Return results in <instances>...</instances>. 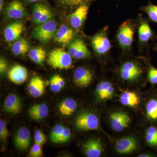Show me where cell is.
<instances>
[{
	"mask_svg": "<svg viewBox=\"0 0 157 157\" xmlns=\"http://www.w3.org/2000/svg\"><path fill=\"white\" fill-rule=\"evenodd\" d=\"M107 29L96 34L91 39L93 48L99 56L107 54L111 48V44L108 38Z\"/></svg>",
	"mask_w": 157,
	"mask_h": 157,
	"instance_id": "cell-6",
	"label": "cell"
},
{
	"mask_svg": "<svg viewBox=\"0 0 157 157\" xmlns=\"http://www.w3.org/2000/svg\"><path fill=\"white\" fill-rule=\"evenodd\" d=\"M7 62L5 59L3 58H1L0 59V73L1 74H4L7 70Z\"/></svg>",
	"mask_w": 157,
	"mask_h": 157,
	"instance_id": "cell-39",
	"label": "cell"
},
{
	"mask_svg": "<svg viewBox=\"0 0 157 157\" xmlns=\"http://www.w3.org/2000/svg\"><path fill=\"white\" fill-rule=\"evenodd\" d=\"M146 113L147 117L151 120H157V99L150 100L146 105Z\"/></svg>",
	"mask_w": 157,
	"mask_h": 157,
	"instance_id": "cell-29",
	"label": "cell"
},
{
	"mask_svg": "<svg viewBox=\"0 0 157 157\" xmlns=\"http://www.w3.org/2000/svg\"><path fill=\"white\" fill-rule=\"evenodd\" d=\"M61 6L66 8L78 7L82 4L89 3L94 0H57Z\"/></svg>",
	"mask_w": 157,
	"mask_h": 157,
	"instance_id": "cell-31",
	"label": "cell"
},
{
	"mask_svg": "<svg viewBox=\"0 0 157 157\" xmlns=\"http://www.w3.org/2000/svg\"><path fill=\"white\" fill-rule=\"evenodd\" d=\"M4 108L6 112L17 114L21 110V101L16 95L13 94L9 95L5 100Z\"/></svg>",
	"mask_w": 157,
	"mask_h": 157,
	"instance_id": "cell-22",
	"label": "cell"
},
{
	"mask_svg": "<svg viewBox=\"0 0 157 157\" xmlns=\"http://www.w3.org/2000/svg\"><path fill=\"white\" fill-rule=\"evenodd\" d=\"M29 56L32 61L38 64L42 65L46 58V53L41 47H35L31 49Z\"/></svg>",
	"mask_w": 157,
	"mask_h": 157,
	"instance_id": "cell-26",
	"label": "cell"
},
{
	"mask_svg": "<svg viewBox=\"0 0 157 157\" xmlns=\"http://www.w3.org/2000/svg\"><path fill=\"white\" fill-rule=\"evenodd\" d=\"M120 76L123 80L133 82L142 76L143 71L140 65L134 61H128L121 66L119 70Z\"/></svg>",
	"mask_w": 157,
	"mask_h": 157,
	"instance_id": "cell-3",
	"label": "cell"
},
{
	"mask_svg": "<svg viewBox=\"0 0 157 157\" xmlns=\"http://www.w3.org/2000/svg\"><path fill=\"white\" fill-rule=\"evenodd\" d=\"M64 128L62 125L59 124L53 128L50 134V140L52 142L58 143L63 134Z\"/></svg>",
	"mask_w": 157,
	"mask_h": 157,
	"instance_id": "cell-32",
	"label": "cell"
},
{
	"mask_svg": "<svg viewBox=\"0 0 157 157\" xmlns=\"http://www.w3.org/2000/svg\"><path fill=\"white\" fill-rule=\"evenodd\" d=\"M68 52L72 57L76 59L87 58L91 56L85 43L79 38L73 39L69 44Z\"/></svg>",
	"mask_w": 157,
	"mask_h": 157,
	"instance_id": "cell-8",
	"label": "cell"
},
{
	"mask_svg": "<svg viewBox=\"0 0 157 157\" xmlns=\"http://www.w3.org/2000/svg\"><path fill=\"white\" fill-rule=\"evenodd\" d=\"M138 29V41L140 44L145 45L150 40L157 39V36L151 28L147 20L143 19L140 21Z\"/></svg>",
	"mask_w": 157,
	"mask_h": 157,
	"instance_id": "cell-13",
	"label": "cell"
},
{
	"mask_svg": "<svg viewBox=\"0 0 157 157\" xmlns=\"http://www.w3.org/2000/svg\"><path fill=\"white\" fill-rule=\"evenodd\" d=\"M5 0H0V12H2L4 8Z\"/></svg>",
	"mask_w": 157,
	"mask_h": 157,
	"instance_id": "cell-41",
	"label": "cell"
},
{
	"mask_svg": "<svg viewBox=\"0 0 157 157\" xmlns=\"http://www.w3.org/2000/svg\"><path fill=\"white\" fill-rule=\"evenodd\" d=\"M96 95L99 100L105 101L112 99L114 94V89L109 81H103L97 86Z\"/></svg>",
	"mask_w": 157,
	"mask_h": 157,
	"instance_id": "cell-20",
	"label": "cell"
},
{
	"mask_svg": "<svg viewBox=\"0 0 157 157\" xmlns=\"http://www.w3.org/2000/svg\"><path fill=\"white\" fill-rule=\"evenodd\" d=\"M71 135V132L70 129L65 127L61 137L59 139L57 143H63L67 142L70 140Z\"/></svg>",
	"mask_w": 157,
	"mask_h": 157,
	"instance_id": "cell-37",
	"label": "cell"
},
{
	"mask_svg": "<svg viewBox=\"0 0 157 157\" xmlns=\"http://www.w3.org/2000/svg\"><path fill=\"white\" fill-rule=\"evenodd\" d=\"M147 133L157 138V128L155 127L154 126L149 127L147 131Z\"/></svg>",
	"mask_w": 157,
	"mask_h": 157,
	"instance_id": "cell-40",
	"label": "cell"
},
{
	"mask_svg": "<svg viewBox=\"0 0 157 157\" xmlns=\"http://www.w3.org/2000/svg\"><path fill=\"white\" fill-rule=\"evenodd\" d=\"M74 31L66 25H62L55 35V40L58 43L63 45H69L74 39Z\"/></svg>",
	"mask_w": 157,
	"mask_h": 157,
	"instance_id": "cell-18",
	"label": "cell"
},
{
	"mask_svg": "<svg viewBox=\"0 0 157 157\" xmlns=\"http://www.w3.org/2000/svg\"><path fill=\"white\" fill-rule=\"evenodd\" d=\"M138 157H151V156L150 155H149L148 154H141L139 155Z\"/></svg>",
	"mask_w": 157,
	"mask_h": 157,
	"instance_id": "cell-43",
	"label": "cell"
},
{
	"mask_svg": "<svg viewBox=\"0 0 157 157\" xmlns=\"http://www.w3.org/2000/svg\"><path fill=\"white\" fill-rule=\"evenodd\" d=\"M48 63L54 69L67 70L72 65V56L62 48H55L48 54Z\"/></svg>",
	"mask_w": 157,
	"mask_h": 157,
	"instance_id": "cell-2",
	"label": "cell"
},
{
	"mask_svg": "<svg viewBox=\"0 0 157 157\" xmlns=\"http://www.w3.org/2000/svg\"><path fill=\"white\" fill-rule=\"evenodd\" d=\"M140 9L147 14L151 21L157 23V6L149 2L147 6L141 7Z\"/></svg>",
	"mask_w": 157,
	"mask_h": 157,
	"instance_id": "cell-30",
	"label": "cell"
},
{
	"mask_svg": "<svg viewBox=\"0 0 157 157\" xmlns=\"http://www.w3.org/2000/svg\"><path fill=\"white\" fill-rule=\"evenodd\" d=\"M34 137H35V143L38 144L42 145L46 142V136L41 130H36Z\"/></svg>",
	"mask_w": 157,
	"mask_h": 157,
	"instance_id": "cell-35",
	"label": "cell"
},
{
	"mask_svg": "<svg viewBox=\"0 0 157 157\" xmlns=\"http://www.w3.org/2000/svg\"><path fill=\"white\" fill-rule=\"evenodd\" d=\"M56 29L55 21L51 20L36 27L33 33V36L42 43L47 44L55 35Z\"/></svg>",
	"mask_w": 157,
	"mask_h": 157,
	"instance_id": "cell-4",
	"label": "cell"
},
{
	"mask_svg": "<svg viewBox=\"0 0 157 157\" xmlns=\"http://www.w3.org/2000/svg\"><path fill=\"white\" fill-rule=\"evenodd\" d=\"M9 136V132L7 129L6 121L4 120H0V137L2 140H5Z\"/></svg>",
	"mask_w": 157,
	"mask_h": 157,
	"instance_id": "cell-36",
	"label": "cell"
},
{
	"mask_svg": "<svg viewBox=\"0 0 157 157\" xmlns=\"http://www.w3.org/2000/svg\"><path fill=\"white\" fill-rule=\"evenodd\" d=\"M121 104L131 107H137L140 103V99L135 93L125 91L120 97Z\"/></svg>",
	"mask_w": 157,
	"mask_h": 157,
	"instance_id": "cell-24",
	"label": "cell"
},
{
	"mask_svg": "<svg viewBox=\"0 0 157 157\" xmlns=\"http://www.w3.org/2000/svg\"><path fill=\"white\" fill-rule=\"evenodd\" d=\"M28 90L30 94L33 97L39 98L45 93V82L39 76H34L30 81Z\"/></svg>",
	"mask_w": 157,
	"mask_h": 157,
	"instance_id": "cell-21",
	"label": "cell"
},
{
	"mask_svg": "<svg viewBox=\"0 0 157 157\" xmlns=\"http://www.w3.org/2000/svg\"><path fill=\"white\" fill-rule=\"evenodd\" d=\"M42 151L41 145L35 143L31 148L29 156L31 157H40L42 156Z\"/></svg>",
	"mask_w": 157,
	"mask_h": 157,
	"instance_id": "cell-34",
	"label": "cell"
},
{
	"mask_svg": "<svg viewBox=\"0 0 157 157\" xmlns=\"http://www.w3.org/2000/svg\"><path fill=\"white\" fill-rule=\"evenodd\" d=\"M137 141L135 137L128 136L119 139L116 143L117 151L121 154L132 153L137 148Z\"/></svg>",
	"mask_w": 157,
	"mask_h": 157,
	"instance_id": "cell-14",
	"label": "cell"
},
{
	"mask_svg": "<svg viewBox=\"0 0 157 157\" xmlns=\"http://www.w3.org/2000/svg\"><path fill=\"white\" fill-rule=\"evenodd\" d=\"M112 128L117 132H121L128 127L131 118L126 113L117 111L109 116Z\"/></svg>",
	"mask_w": 157,
	"mask_h": 157,
	"instance_id": "cell-9",
	"label": "cell"
},
{
	"mask_svg": "<svg viewBox=\"0 0 157 157\" xmlns=\"http://www.w3.org/2000/svg\"><path fill=\"white\" fill-rule=\"evenodd\" d=\"M29 45L27 40L25 39L17 40L12 46V51L16 56L23 55L28 52Z\"/></svg>",
	"mask_w": 157,
	"mask_h": 157,
	"instance_id": "cell-27",
	"label": "cell"
},
{
	"mask_svg": "<svg viewBox=\"0 0 157 157\" xmlns=\"http://www.w3.org/2000/svg\"><path fill=\"white\" fill-rule=\"evenodd\" d=\"M48 107L45 104H36L29 109V113L33 119L36 121L42 120L48 115Z\"/></svg>",
	"mask_w": 157,
	"mask_h": 157,
	"instance_id": "cell-23",
	"label": "cell"
},
{
	"mask_svg": "<svg viewBox=\"0 0 157 157\" xmlns=\"http://www.w3.org/2000/svg\"><path fill=\"white\" fill-rule=\"evenodd\" d=\"M7 17L13 19H20L27 15L22 3L18 0H13L9 3L6 10Z\"/></svg>",
	"mask_w": 157,
	"mask_h": 157,
	"instance_id": "cell-16",
	"label": "cell"
},
{
	"mask_svg": "<svg viewBox=\"0 0 157 157\" xmlns=\"http://www.w3.org/2000/svg\"><path fill=\"white\" fill-rule=\"evenodd\" d=\"M77 108V103L74 99L68 98L63 101L59 106V111L63 115L72 114Z\"/></svg>",
	"mask_w": 157,
	"mask_h": 157,
	"instance_id": "cell-25",
	"label": "cell"
},
{
	"mask_svg": "<svg viewBox=\"0 0 157 157\" xmlns=\"http://www.w3.org/2000/svg\"><path fill=\"white\" fill-rule=\"evenodd\" d=\"M31 143L30 133L27 128L22 127L18 130L14 137V144L17 149L26 150Z\"/></svg>",
	"mask_w": 157,
	"mask_h": 157,
	"instance_id": "cell-17",
	"label": "cell"
},
{
	"mask_svg": "<svg viewBox=\"0 0 157 157\" xmlns=\"http://www.w3.org/2000/svg\"><path fill=\"white\" fill-rule=\"evenodd\" d=\"M147 78L152 84H157V69L151 65L149 67Z\"/></svg>",
	"mask_w": 157,
	"mask_h": 157,
	"instance_id": "cell-33",
	"label": "cell"
},
{
	"mask_svg": "<svg viewBox=\"0 0 157 157\" xmlns=\"http://www.w3.org/2000/svg\"><path fill=\"white\" fill-rule=\"evenodd\" d=\"M29 2L35 3L38 2L39 1H42V0H25Z\"/></svg>",
	"mask_w": 157,
	"mask_h": 157,
	"instance_id": "cell-42",
	"label": "cell"
},
{
	"mask_svg": "<svg viewBox=\"0 0 157 157\" xmlns=\"http://www.w3.org/2000/svg\"><path fill=\"white\" fill-rule=\"evenodd\" d=\"M135 27V23L131 20H128L123 23L119 28L117 39L123 50H129L132 47L134 40Z\"/></svg>",
	"mask_w": 157,
	"mask_h": 157,
	"instance_id": "cell-1",
	"label": "cell"
},
{
	"mask_svg": "<svg viewBox=\"0 0 157 157\" xmlns=\"http://www.w3.org/2000/svg\"><path fill=\"white\" fill-rule=\"evenodd\" d=\"M52 17V11L45 3L38 2L33 6V18L35 23L42 24L51 20Z\"/></svg>",
	"mask_w": 157,
	"mask_h": 157,
	"instance_id": "cell-7",
	"label": "cell"
},
{
	"mask_svg": "<svg viewBox=\"0 0 157 157\" xmlns=\"http://www.w3.org/2000/svg\"><path fill=\"white\" fill-rule=\"evenodd\" d=\"M98 117L89 112H85L78 114L75 120V125L78 131H88L96 130L99 127Z\"/></svg>",
	"mask_w": 157,
	"mask_h": 157,
	"instance_id": "cell-5",
	"label": "cell"
},
{
	"mask_svg": "<svg viewBox=\"0 0 157 157\" xmlns=\"http://www.w3.org/2000/svg\"><path fill=\"white\" fill-rule=\"evenodd\" d=\"M10 80L14 84H22L27 79L28 72L23 66L16 65L12 67L8 73Z\"/></svg>",
	"mask_w": 157,
	"mask_h": 157,
	"instance_id": "cell-19",
	"label": "cell"
},
{
	"mask_svg": "<svg viewBox=\"0 0 157 157\" xmlns=\"http://www.w3.org/2000/svg\"><path fill=\"white\" fill-rule=\"evenodd\" d=\"M50 89L54 93H58L64 86V79L60 75L56 74L52 76L49 81Z\"/></svg>",
	"mask_w": 157,
	"mask_h": 157,
	"instance_id": "cell-28",
	"label": "cell"
},
{
	"mask_svg": "<svg viewBox=\"0 0 157 157\" xmlns=\"http://www.w3.org/2000/svg\"><path fill=\"white\" fill-rule=\"evenodd\" d=\"M89 9V3L82 4L77 7L75 11L70 14V23L73 29H78L82 26L86 19Z\"/></svg>",
	"mask_w": 157,
	"mask_h": 157,
	"instance_id": "cell-10",
	"label": "cell"
},
{
	"mask_svg": "<svg viewBox=\"0 0 157 157\" xmlns=\"http://www.w3.org/2000/svg\"><path fill=\"white\" fill-rule=\"evenodd\" d=\"M93 73L90 70L83 67L76 68L73 73V80L78 86L86 87L91 83L93 79Z\"/></svg>",
	"mask_w": 157,
	"mask_h": 157,
	"instance_id": "cell-12",
	"label": "cell"
},
{
	"mask_svg": "<svg viewBox=\"0 0 157 157\" xmlns=\"http://www.w3.org/2000/svg\"><path fill=\"white\" fill-rule=\"evenodd\" d=\"M84 154L88 157H100L104 151L103 144L99 138H91L83 144Z\"/></svg>",
	"mask_w": 157,
	"mask_h": 157,
	"instance_id": "cell-11",
	"label": "cell"
},
{
	"mask_svg": "<svg viewBox=\"0 0 157 157\" xmlns=\"http://www.w3.org/2000/svg\"><path fill=\"white\" fill-rule=\"evenodd\" d=\"M121 1V0H120V2Z\"/></svg>",
	"mask_w": 157,
	"mask_h": 157,
	"instance_id": "cell-45",
	"label": "cell"
},
{
	"mask_svg": "<svg viewBox=\"0 0 157 157\" xmlns=\"http://www.w3.org/2000/svg\"><path fill=\"white\" fill-rule=\"evenodd\" d=\"M146 140L149 144L151 146H156L157 145V138L154 136L146 133Z\"/></svg>",
	"mask_w": 157,
	"mask_h": 157,
	"instance_id": "cell-38",
	"label": "cell"
},
{
	"mask_svg": "<svg viewBox=\"0 0 157 157\" xmlns=\"http://www.w3.org/2000/svg\"><path fill=\"white\" fill-rule=\"evenodd\" d=\"M154 49L156 51H157V44H156V45H155V47L154 48Z\"/></svg>",
	"mask_w": 157,
	"mask_h": 157,
	"instance_id": "cell-44",
	"label": "cell"
},
{
	"mask_svg": "<svg viewBox=\"0 0 157 157\" xmlns=\"http://www.w3.org/2000/svg\"><path fill=\"white\" fill-rule=\"evenodd\" d=\"M23 29V24L21 21L11 23L4 30V37L6 41L11 42L17 40L20 38Z\"/></svg>",
	"mask_w": 157,
	"mask_h": 157,
	"instance_id": "cell-15",
	"label": "cell"
}]
</instances>
